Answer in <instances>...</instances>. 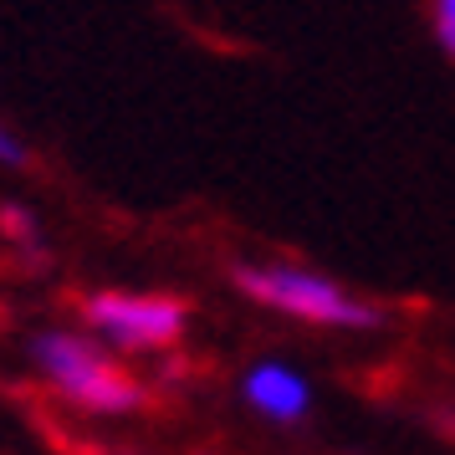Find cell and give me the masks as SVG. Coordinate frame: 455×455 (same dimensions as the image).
Masks as SVG:
<instances>
[{"label": "cell", "instance_id": "cell-4", "mask_svg": "<svg viewBox=\"0 0 455 455\" xmlns=\"http://www.w3.org/2000/svg\"><path fill=\"white\" fill-rule=\"evenodd\" d=\"M241 399L271 425H297L312 410V384L307 373L282 363V358H261L241 373Z\"/></svg>", "mask_w": 455, "mask_h": 455}, {"label": "cell", "instance_id": "cell-2", "mask_svg": "<svg viewBox=\"0 0 455 455\" xmlns=\"http://www.w3.org/2000/svg\"><path fill=\"white\" fill-rule=\"evenodd\" d=\"M235 287L246 291L256 307L282 312L291 323H307V328H379L384 312L353 297L343 282H332L328 271L297 267V261H251V267H235Z\"/></svg>", "mask_w": 455, "mask_h": 455}, {"label": "cell", "instance_id": "cell-6", "mask_svg": "<svg viewBox=\"0 0 455 455\" xmlns=\"http://www.w3.org/2000/svg\"><path fill=\"white\" fill-rule=\"evenodd\" d=\"M0 230L11 235V241H21V246H31L36 235H42V226H36V215L26 205H0Z\"/></svg>", "mask_w": 455, "mask_h": 455}, {"label": "cell", "instance_id": "cell-5", "mask_svg": "<svg viewBox=\"0 0 455 455\" xmlns=\"http://www.w3.org/2000/svg\"><path fill=\"white\" fill-rule=\"evenodd\" d=\"M430 31H435V46L455 62V0H430Z\"/></svg>", "mask_w": 455, "mask_h": 455}, {"label": "cell", "instance_id": "cell-7", "mask_svg": "<svg viewBox=\"0 0 455 455\" xmlns=\"http://www.w3.org/2000/svg\"><path fill=\"white\" fill-rule=\"evenodd\" d=\"M0 164H5V169H26V164H31V148H26V139L5 124V118H0Z\"/></svg>", "mask_w": 455, "mask_h": 455}, {"label": "cell", "instance_id": "cell-1", "mask_svg": "<svg viewBox=\"0 0 455 455\" xmlns=\"http://www.w3.org/2000/svg\"><path fill=\"white\" fill-rule=\"evenodd\" d=\"M31 363L67 404H77L87 414H133L144 404V384L103 348V338L46 328L31 338Z\"/></svg>", "mask_w": 455, "mask_h": 455}, {"label": "cell", "instance_id": "cell-3", "mask_svg": "<svg viewBox=\"0 0 455 455\" xmlns=\"http://www.w3.org/2000/svg\"><path fill=\"white\" fill-rule=\"evenodd\" d=\"M83 323L92 328V338H103L113 348H133V353H154V348H174L185 338L189 307L180 297L164 291H92L83 297Z\"/></svg>", "mask_w": 455, "mask_h": 455}]
</instances>
